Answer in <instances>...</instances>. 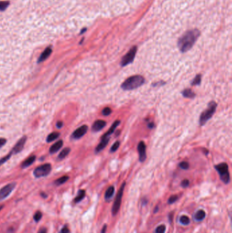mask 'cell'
Masks as SVG:
<instances>
[{"label":"cell","instance_id":"cb8c5ba5","mask_svg":"<svg viewBox=\"0 0 232 233\" xmlns=\"http://www.w3.org/2000/svg\"><path fill=\"white\" fill-rule=\"evenodd\" d=\"M114 192H115V187L113 186L109 187L107 190L106 191L105 193V198L106 199H110V198H112V196H113Z\"/></svg>","mask_w":232,"mask_h":233},{"label":"cell","instance_id":"5bb4252c","mask_svg":"<svg viewBox=\"0 0 232 233\" xmlns=\"http://www.w3.org/2000/svg\"><path fill=\"white\" fill-rule=\"evenodd\" d=\"M51 53H52V49L51 47H47V48L43 51V53L41 54V55L40 56V57L38 60V63H41L47 60V59L50 57V55H51Z\"/></svg>","mask_w":232,"mask_h":233},{"label":"cell","instance_id":"ab89813d","mask_svg":"<svg viewBox=\"0 0 232 233\" xmlns=\"http://www.w3.org/2000/svg\"><path fill=\"white\" fill-rule=\"evenodd\" d=\"M148 127H149V128H151V129L154 128V123H153V122H150V123H149V125H148Z\"/></svg>","mask_w":232,"mask_h":233},{"label":"cell","instance_id":"44dd1931","mask_svg":"<svg viewBox=\"0 0 232 233\" xmlns=\"http://www.w3.org/2000/svg\"><path fill=\"white\" fill-rule=\"evenodd\" d=\"M86 192L84 189H80L78 192V194H77L76 197L74 199V202L76 203H80V201L83 200V199L85 198Z\"/></svg>","mask_w":232,"mask_h":233},{"label":"cell","instance_id":"6da1fadb","mask_svg":"<svg viewBox=\"0 0 232 233\" xmlns=\"http://www.w3.org/2000/svg\"><path fill=\"white\" fill-rule=\"evenodd\" d=\"M200 35L198 29H192L186 31L179 38L178 46L182 53L189 51Z\"/></svg>","mask_w":232,"mask_h":233},{"label":"cell","instance_id":"60d3db41","mask_svg":"<svg viewBox=\"0 0 232 233\" xmlns=\"http://www.w3.org/2000/svg\"><path fill=\"white\" fill-rule=\"evenodd\" d=\"M106 229H107V226H106V225H104V227H103V228H102V231H101V233H106Z\"/></svg>","mask_w":232,"mask_h":233},{"label":"cell","instance_id":"e575fe53","mask_svg":"<svg viewBox=\"0 0 232 233\" xmlns=\"http://www.w3.org/2000/svg\"><path fill=\"white\" fill-rule=\"evenodd\" d=\"M188 185H189V181H188V179H185L181 182V186L184 187V188L187 187Z\"/></svg>","mask_w":232,"mask_h":233},{"label":"cell","instance_id":"4316f807","mask_svg":"<svg viewBox=\"0 0 232 233\" xmlns=\"http://www.w3.org/2000/svg\"><path fill=\"white\" fill-rule=\"evenodd\" d=\"M10 2L7 1H0V11H4L8 7Z\"/></svg>","mask_w":232,"mask_h":233},{"label":"cell","instance_id":"7402d4cb","mask_svg":"<svg viewBox=\"0 0 232 233\" xmlns=\"http://www.w3.org/2000/svg\"><path fill=\"white\" fill-rule=\"evenodd\" d=\"M70 151H71V149H70V148H69V147L63 149V150L60 152L59 155L58 159L60 160L64 159V158H66L67 156V155L69 154Z\"/></svg>","mask_w":232,"mask_h":233},{"label":"cell","instance_id":"d590c367","mask_svg":"<svg viewBox=\"0 0 232 233\" xmlns=\"http://www.w3.org/2000/svg\"><path fill=\"white\" fill-rule=\"evenodd\" d=\"M59 233H70V230L69 228H67V226H65L61 228V230H60Z\"/></svg>","mask_w":232,"mask_h":233},{"label":"cell","instance_id":"ba28073f","mask_svg":"<svg viewBox=\"0 0 232 233\" xmlns=\"http://www.w3.org/2000/svg\"><path fill=\"white\" fill-rule=\"evenodd\" d=\"M16 187V183H11L2 187L0 189V201L6 198L12 193Z\"/></svg>","mask_w":232,"mask_h":233},{"label":"cell","instance_id":"9c48e42d","mask_svg":"<svg viewBox=\"0 0 232 233\" xmlns=\"http://www.w3.org/2000/svg\"><path fill=\"white\" fill-rule=\"evenodd\" d=\"M27 138L26 136H22L19 141H18V142L16 143V144L14 146V147L10 151L12 155L20 153V151L23 149L25 144V142L27 141Z\"/></svg>","mask_w":232,"mask_h":233},{"label":"cell","instance_id":"52a82bcc","mask_svg":"<svg viewBox=\"0 0 232 233\" xmlns=\"http://www.w3.org/2000/svg\"><path fill=\"white\" fill-rule=\"evenodd\" d=\"M136 52H137V47L134 46L129 50L125 55L123 57L122 60L120 61V65L122 67H125L131 64L133 62L134 58H135Z\"/></svg>","mask_w":232,"mask_h":233},{"label":"cell","instance_id":"836d02e7","mask_svg":"<svg viewBox=\"0 0 232 233\" xmlns=\"http://www.w3.org/2000/svg\"><path fill=\"white\" fill-rule=\"evenodd\" d=\"M177 199H178V196H177L176 195L171 196L170 197V198L168 199V203H169V204H172V203L176 202V201L177 200Z\"/></svg>","mask_w":232,"mask_h":233},{"label":"cell","instance_id":"ac0fdd59","mask_svg":"<svg viewBox=\"0 0 232 233\" xmlns=\"http://www.w3.org/2000/svg\"><path fill=\"white\" fill-rule=\"evenodd\" d=\"M206 217V213L204 210H198L196 213H195L194 218L195 220L197 221H202L203 219H204Z\"/></svg>","mask_w":232,"mask_h":233},{"label":"cell","instance_id":"7a4b0ae2","mask_svg":"<svg viewBox=\"0 0 232 233\" xmlns=\"http://www.w3.org/2000/svg\"><path fill=\"white\" fill-rule=\"evenodd\" d=\"M145 79L141 75H133L127 78L120 85L122 89L125 91L136 89L144 84Z\"/></svg>","mask_w":232,"mask_h":233},{"label":"cell","instance_id":"4dcf8cb0","mask_svg":"<svg viewBox=\"0 0 232 233\" xmlns=\"http://www.w3.org/2000/svg\"><path fill=\"white\" fill-rule=\"evenodd\" d=\"M42 213L40 211H37L35 214H34L33 219L35 220V221H36V222H38V221H39L40 220L41 218H42Z\"/></svg>","mask_w":232,"mask_h":233},{"label":"cell","instance_id":"b9f144b4","mask_svg":"<svg viewBox=\"0 0 232 233\" xmlns=\"http://www.w3.org/2000/svg\"><path fill=\"white\" fill-rule=\"evenodd\" d=\"M41 196H42L43 198H46L47 197V195L46 194H44V193H41Z\"/></svg>","mask_w":232,"mask_h":233},{"label":"cell","instance_id":"9a60e30c","mask_svg":"<svg viewBox=\"0 0 232 233\" xmlns=\"http://www.w3.org/2000/svg\"><path fill=\"white\" fill-rule=\"evenodd\" d=\"M63 142L62 140H60V141L56 142L55 143L53 144V145L50 147L49 149L50 153H51V154H54V153L57 152V151L59 150V149H61V148L63 147Z\"/></svg>","mask_w":232,"mask_h":233},{"label":"cell","instance_id":"1f68e13d","mask_svg":"<svg viewBox=\"0 0 232 233\" xmlns=\"http://www.w3.org/2000/svg\"><path fill=\"white\" fill-rule=\"evenodd\" d=\"M111 113H112V110H111V108L109 107L104 108L103 110H102V115H103L104 116H108V115H110Z\"/></svg>","mask_w":232,"mask_h":233},{"label":"cell","instance_id":"74e56055","mask_svg":"<svg viewBox=\"0 0 232 233\" xmlns=\"http://www.w3.org/2000/svg\"><path fill=\"white\" fill-rule=\"evenodd\" d=\"M63 123L62 121H58L57 123H56V126H57V128H61L63 127Z\"/></svg>","mask_w":232,"mask_h":233},{"label":"cell","instance_id":"8992f818","mask_svg":"<svg viewBox=\"0 0 232 233\" xmlns=\"http://www.w3.org/2000/svg\"><path fill=\"white\" fill-rule=\"evenodd\" d=\"M125 187V182H124L123 184H122L121 187H120L119 192H118V194L117 195V197L115 198V201L114 203L112 209V213L113 216H115L118 213V211H119L120 204H121V200L123 195V192Z\"/></svg>","mask_w":232,"mask_h":233},{"label":"cell","instance_id":"83f0119b","mask_svg":"<svg viewBox=\"0 0 232 233\" xmlns=\"http://www.w3.org/2000/svg\"><path fill=\"white\" fill-rule=\"evenodd\" d=\"M166 230V227L165 225H160L157 227L155 230V233H165Z\"/></svg>","mask_w":232,"mask_h":233},{"label":"cell","instance_id":"d6986e66","mask_svg":"<svg viewBox=\"0 0 232 233\" xmlns=\"http://www.w3.org/2000/svg\"><path fill=\"white\" fill-rule=\"evenodd\" d=\"M182 95H183V97L186 98L193 99L195 97V94L190 89H186L184 90L183 91H182Z\"/></svg>","mask_w":232,"mask_h":233},{"label":"cell","instance_id":"484cf974","mask_svg":"<svg viewBox=\"0 0 232 233\" xmlns=\"http://www.w3.org/2000/svg\"><path fill=\"white\" fill-rule=\"evenodd\" d=\"M202 81V75L201 74H197L196 76L194 78V79L192 81L191 85H200Z\"/></svg>","mask_w":232,"mask_h":233},{"label":"cell","instance_id":"f1b7e54d","mask_svg":"<svg viewBox=\"0 0 232 233\" xmlns=\"http://www.w3.org/2000/svg\"><path fill=\"white\" fill-rule=\"evenodd\" d=\"M12 155V153H11V152H10L8 155H6L5 157L2 158L1 159H0V166H1V165H2L3 164H4V163H5L6 162L8 161V160L10 159V157Z\"/></svg>","mask_w":232,"mask_h":233},{"label":"cell","instance_id":"7bdbcfd3","mask_svg":"<svg viewBox=\"0 0 232 233\" xmlns=\"http://www.w3.org/2000/svg\"><path fill=\"white\" fill-rule=\"evenodd\" d=\"M86 29H83V30H82V31H81V33H84V31H86Z\"/></svg>","mask_w":232,"mask_h":233},{"label":"cell","instance_id":"8d00e7d4","mask_svg":"<svg viewBox=\"0 0 232 233\" xmlns=\"http://www.w3.org/2000/svg\"><path fill=\"white\" fill-rule=\"evenodd\" d=\"M6 142L7 141L6 139H4V138H0V148H1L2 147L5 145Z\"/></svg>","mask_w":232,"mask_h":233},{"label":"cell","instance_id":"f546056e","mask_svg":"<svg viewBox=\"0 0 232 233\" xmlns=\"http://www.w3.org/2000/svg\"><path fill=\"white\" fill-rule=\"evenodd\" d=\"M119 146H120V142L119 141H117V142H115V143L113 144V145L111 147V148H110V153H112V152H115L118 149V148L119 147Z\"/></svg>","mask_w":232,"mask_h":233},{"label":"cell","instance_id":"8fae6325","mask_svg":"<svg viewBox=\"0 0 232 233\" xmlns=\"http://www.w3.org/2000/svg\"><path fill=\"white\" fill-rule=\"evenodd\" d=\"M146 144L143 141H140L138 145V151L139 154V160L140 162H143L146 159Z\"/></svg>","mask_w":232,"mask_h":233},{"label":"cell","instance_id":"277c9868","mask_svg":"<svg viewBox=\"0 0 232 233\" xmlns=\"http://www.w3.org/2000/svg\"><path fill=\"white\" fill-rule=\"evenodd\" d=\"M215 169L217 170L218 173L219 174L220 180L224 184H228L230 181V177L229 173V166L227 163L223 162L215 166Z\"/></svg>","mask_w":232,"mask_h":233},{"label":"cell","instance_id":"d6a6232c","mask_svg":"<svg viewBox=\"0 0 232 233\" xmlns=\"http://www.w3.org/2000/svg\"><path fill=\"white\" fill-rule=\"evenodd\" d=\"M179 166L180 168H181L183 170H187L188 168H189V164H188V162H182L179 164Z\"/></svg>","mask_w":232,"mask_h":233},{"label":"cell","instance_id":"d4e9b609","mask_svg":"<svg viewBox=\"0 0 232 233\" xmlns=\"http://www.w3.org/2000/svg\"><path fill=\"white\" fill-rule=\"evenodd\" d=\"M179 221H180V223H181V224L185 225V226L188 225L190 223V219L188 216H182L181 218H180Z\"/></svg>","mask_w":232,"mask_h":233},{"label":"cell","instance_id":"f35d334b","mask_svg":"<svg viewBox=\"0 0 232 233\" xmlns=\"http://www.w3.org/2000/svg\"><path fill=\"white\" fill-rule=\"evenodd\" d=\"M46 232H47V230L45 228H41L39 231H38V233H46Z\"/></svg>","mask_w":232,"mask_h":233},{"label":"cell","instance_id":"603a6c76","mask_svg":"<svg viewBox=\"0 0 232 233\" xmlns=\"http://www.w3.org/2000/svg\"><path fill=\"white\" fill-rule=\"evenodd\" d=\"M68 179H69V177H68V176H63V177L57 179L55 181H54V184L56 185H63V184H65V182H67Z\"/></svg>","mask_w":232,"mask_h":233},{"label":"cell","instance_id":"7c38bea8","mask_svg":"<svg viewBox=\"0 0 232 233\" xmlns=\"http://www.w3.org/2000/svg\"><path fill=\"white\" fill-rule=\"evenodd\" d=\"M106 126V122L104 120H97L93 123L92 126V131L94 132L102 130Z\"/></svg>","mask_w":232,"mask_h":233},{"label":"cell","instance_id":"3957f363","mask_svg":"<svg viewBox=\"0 0 232 233\" xmlns=\"http://www.w3.org/2000/svg\"><path fill=\"white\" fill-rule=\"evenodd\" d=\"M217 107V104L215 101H211L208 103V107L202 113L199 119V123L201 126H203L206 123L209 119L212 118L213 115L215 114Z\"/></svg>","mask_w":232,"mask_h":233},{"label":"cell","instance_id":"e0dca14e","mask_svg":"<svg viewBox=\"0 0 232 233\" xmlns=\"http://www.w3.org/2000/svg\"><path fill=\"white\" fill-rule=\"evenodd\" d=\"M36 158V155H31V156H30V157H29L28 158H27V159L21 164V166H21V168H27V167L30 166L34 162H35Z\"/></svg>","mask_w":232,"mask_h":233},{"label":"cell","instance_id":"30bf717a","mask_svg":"<svg viewBox=\"0 0 232 233\" xmlns=\"http://www.w3.org/2000/svg\"><path fill=\"white\" fill-rule=\"evenodd\" d=\"M88 131V126L86 125H83L79 127L78 129H76V130L73 132V134H72V139H79L85 136L86 132Z\"/></svg>","mask_w":232,"mask_h":233},{"label":"cell","instance_id":"4fadbf2b","mask_svg":"<svg viewBox=\"0 0 232 233\" xmlns=\"http://www.w3.org/2000/svg\"><path fill=\"white\" fill-rule=\"evenodd\" d=\"M109 141H110V138L109 137L101 139V141H100V142L98 144V145H97L96 147V148H95V153H97L103 150V149L107 146V144H108Z\"/></svg>","mask_w":232,"mask_h":233},{"label":"cell","instance_id":"ee69618b","mask_svg":"<svg viewBox=\"0 0 232 233\" xmlns=\"http://www.w3.org/2000/svg\"><path fill=\"white\" fill-rule=\"evenodd\" d=\"M3 207H4V206L3 205H1V206H0V211H1V210L3 209Z\"/></svg>","mask_w":232,"mask_h":233},{"label":"cell","instance_id":"2e32d148","mask_svg":"<svg viewBox=\"0 0 232 233\" xmlns=\"http://www.w3.org/2000/svg\"><path fill=\"white\" fill-rule=\"evenodd\" d=\"M120 123V121L119 120H117V121H115V122H114V123L112 124V126H111V127L110 128V129H109L108 132H106L105 134H104L103 136H102L101 137V139H103V138L109 137L111 134H113L114 132H115V130H116V128H117L118 126H119Z\"/></svg>","mask_w":232,"mask_h":233},{"label":"cell","instance_id":"ffe728a7","mask_svg":"<svg viewBox=\"0 0 232 233\" xmlns=\"http://www.w3.org/2000/svg\"><path fill=\"white\" fill-rule=\"evenodd\" d=\"M59 136H60V133L59 132H52L47 136V138H46V142H53L54 141H55L56 139H57Z\"/></svg>","mask_w":232,"mask_h":233},{"label":"cell","instance_id":"5b68a950","mask_svg":"<svg viewBox=\"0 0 232 233\" xmlns=\"http://www.w3.org/2000/svg\"><path fill=\"white\" fill-rule=\"evenodd\" d=\"M52 170V166L51 164H44L41 165V166H38L33 171V175L35 176L36 178H41L46 177L47 175H49L50 173L51 172Z\"/></svg>","mask_w":232,"mask_h":233}]
</instances>
